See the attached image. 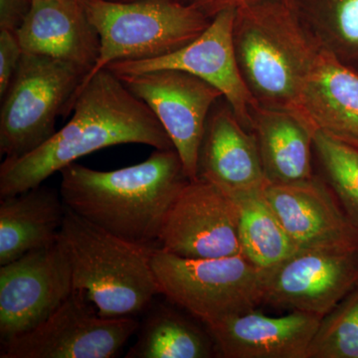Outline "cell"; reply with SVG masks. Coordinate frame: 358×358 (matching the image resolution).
I'll return each mask as SVG.
<instances>
[{"mask_svg":"<svg viewBox=\"0 0 358 358\" xmlns=\"http://www.w3.org/2000/svg\"><path fill=\"white\" fill-rule=\"evenodd\" d=\"M72 110L70 121L41 147L17 159H4L0 199L43 185L54 173L103 148L126 143L174 148L154 113L107 68L80 88Z\"/></svg>","mask_w":358,"mask_h":358,"instance_id":"1","label":"cell"},{"mask_svg":"<svg viewBox=\"0 0 358 358\" xmlns=\"http://www.w3.org/2000/svg\"><path fill=\"white\" fill-rule=\"evenodd\" d=\"M66 206L131 243L159 248L167 213L189 181L174 148L155 150L141 164L102 171L76 162L60 171Z\"/></svg>","mask_w":358,"mask_h":358,"instance_id":"2","label":"cell"},{"mask_svg":"<svg viewBox=\"0 0 358 358\" xmlns=\"http://www.w3.org/2000/svg\"><path fill=\"white\" fill-rule=\"evenodd\" d=\"M233 42L245 83L259 105L300 117L301 95L322 49L293 0L237 8Z\"/></svg>","mask_w":358,"mask_h":358,"instance_id":"3","label":"cell"},{"mask_svg":"<svg viewBox=\"0 0 358 358\" xmlns=\"http://www.w3.org/2000/svg\"><path fill=\"white\" fill-rule=\"evenodd\" d=\"M58 243L69 261L74 289L85 292L103 317H136L160 294L152 266L155 248L115 236L68 207Z\"/></svg>","mask_w":358,"mask_h":358,"instance_id":"4","label":"cell"},{"mask_svg":"<svg viewBox=\"0 0 358 358\" xmlns=\"http://www.w3.org/2000/svg\"><path fill=\"white\" fill-rule=\"evenodd\" d=\"M80 2L101 44L98 61L81 87L113 63L148 60L182 48L196 39L212 20L192 3L178 0Z\"/></svg>","mask_w":358,"mask_h":358,"instance_id":"5","label":"cell"},{"mask_svg":"<svg viewBox=\"0 0 358 358\" xmlns=\"http://www.w3.org/2000/svg\"><path fill=\"white\" fill-rule=\"evenodd\" d=\"M152 266L160 294L204 326L264 303L266 271L243 255L192 259L155 248Z\"/></svg>","mask_w":358,"mask_h":358,"instance_id":"6","label":"cell"},{"mask_svg":"<svg viewBox=\"0 0 358 358\" xmlns=\"http://www.w3.org/2000/svg\"><path fill=\"white\" fill-rule=\"evenodd\" d=\"M88 71L46 56L23 53L1 96L0 152L6 159L30 154L56 133L59 115L69 114Z\"/></svg>","mask_w":358,"mask_h":358,"instance_id":"7","label":"cell"},{"mask_svg":"<svg viewBox=\"0 0 358 358\" xmlns=\"http://www.w3.org/2000/svg\"><path fill=\"white\" fill-rule=\"evenodd\" d=\"M136 317H103L83 291L74 289L48 319L2 343L1 358H112L136 333Z\"/></svg>","mask_w":358,"mask_h":358,"instance_id":"8","label":"cell"},{"mask_svg":"<svg viewBox=\"0 0 358 358\" xmlns=\"http://www.w3.org/2000/svg\"><path fill=\"white\" fill-rule=\"evenodd\" d=\"M154 113L169 134L189 180L199 178V150L212 108L223 99L215 87L176 69L117 75Z\"/></svg>","mask_w":358,"mask_h":358,"instance_id":"9","label":"cell"},{"mask_svg":"<svg viewBox=\"0 0 358 358\" xmlns=\"http://www.w3.org/2000/svg\"><path fill=\"white\" fill-rule=\"evenodd\" d=\"M159 248L192 259L242 255L238 200L210 181H188L167 213Z\"/></svg>","mask_w":358,"mask_h":358,"instance_id":"10","label":"cell"},{"mask_svg":"<svg viewBox=\"0 0 358 358\" xmlns=\"http://www.w3.org/2000/svg\"><path fill=\"white\" fill-rule=\"evenodd\" d=\"M73 291L72 270L58 241L0 265L1 345L42 324Z\"/></svg>","mask_w":358,"mask_h":358,"instance_id":"11","label":"cell"},{"mask_svg":"<svg viewBox=\"0 0 358 358\" xmlns=\"http://www.w3.org/2000/svg\"><path fill=\"white\" fill-rule=\"evenodd\" d=\"M235 15L236 8L220 11L196 39L173 53L148 60L115 62L107 69L115 75L159 69L190 73L219 90L237 119L251 131L253 110L260 105L245 83L238 65L233 42Z\"/></svg>","mask_w":358,"mask_h":358,"instance_id":"12","label":"cell"},{"mask_svg":"<svg viewBox=\"0 0 358 358\" xmlns=\"http://www.w3.org/2000/svg\"><path fill=\"white\" fill-rule=\"evenodd\" d=\"M358 287V252L298 250L266 271L264 303L326 317Z\"/></svg>","mask_w":358,"mask_h":358,"instance_id":"13","label":"cell"},{"mask_svg":"<svg viewBox=\"0 0 358 358\" xmlns=\"http://www.w3.org/2000/svg\"><path fill=\"white\" fill-rule=\"evenodd\" d=\"M264 195L299 250L358 252V228L327 182L315 176L288 185H268Z\"/></svg>","mask_w":358,"mask_h":358,"instance_id":"14","label":"cell"},{"mask_svg":"<svg viewBox=\"0 0 358 358\" xmlns=\"http://www.w3.org/2000/svg\"><path fill=\"white\" fill-rule=\"evenodd\" d=\"M199 178L210 181L235 199L262 192L268 185L255 134L245 128L227 102L219 105L218 101L207 119Z\"/></svg>","mask_w":358,"mask_h":358,"instance_id":"15","label":"cell"},{"mask_svg":"<svg viewBox=\"0 0 358 358\" xmlns=\"http://www.w3.org/2000/svg\"><path fill=\"white\" fill-rule=\"evenodd\" d=\"M322 319L301 312L268 317L252 310L205 327L222 357L308 358Z\"/></svg>","mask_w":358,"mask_h":358,"instance_id":"16","label":"cell"},{"mask_svg":"<svg viewBox=\"0 0 358 358\" xmlns=\"http://www.w3.org/2000/svg\"><path fill=\"white\" fill-rule=\"evenodd\" d=\"M16 35L24 53L72 63L88 74L100 56V37L80 0H32Z\"/></svg>","mask_w":358,"mask_h":358,"instance_id":"17","label":"cell"},{"mask_svg":"<svg viewBox=\"0 0 358 358\" xmlns=\"http://www.w3.org/2000/svg\"><path fill=\"white\" fill-rule=\"evenodd\" d=\"M300 117L315 133L358 148V71L322 50L301 95Z\"/></svg>","mask_w":358,"mask_h":358,"instance_id":"18","label":"cell"},{"mask_svg":"<svg viewBox=\"0 0 358 358\" xmlns=\"http://www.w3.org/2000/svg\"><path fill=\"white\" fill-rule=\"evenodd\" d=\"M66 206L60 192L39 185L0 200V265L57 243Z\"/></svg>","mask_w":358,"mask_h":358,"instance_id":"19","label":"cell"},{"mask_svg":"<svg viewBox=\"0 0 358 358\" xmlns=\"http://www.w3.org/2000/svg\"><path fill=\"white\" fill-rule=\"evenodd\" d=\"M251 131L255 134L268 185L307 180L313 173L315 131L288 110L259 106L253 110Z\"/></svg>","mask_w":358,"mask_h":358,"instance_id":"20","label":"cell"},{"mask_svg":"<svg viewBox=\"0 0 358 358\" xmlns=\"http://www.w3.org/2000/svg\"><path fill=\"white\" fill-rule=\"evenodd\" d=\"M169 305L155 300L143 312L127 358H208L216 353L210 334Z\"/></svg>","mask_w":358,"mask_h":358,"instance_id":"21","label":"cell"},{"mask_svg":"<svg viewBox=\"0 0 358 358\" xmlns=\"http://www.w3.org/2000/svg\"><path fill=\"white\" fill-rule=\"evenodd\" d=\"M236 199L240 246L242 255L250 262L268 271L298 251L266 199L264 190Z\"/></svg>","mask_w":358,"mask_h":358,"instance_id":"22","label":"cell"},{"mask_svg":"<svg viewBox=\"0 0 358 358\" xmlns=\"http://www.w3.org/2000/svg\"><path fill=\"white\" fill-rule=\"evenodd\" d=\"M293 1L322 50L358 71V0Z\"/></svg>","mask_w":358,"mask_h":358,"instance_id":"23","label":"cell"},{"mask_svg":"<svg viewBox=\"0 0 358 358\" xmlns=\"http://www.w3.org/2000/svg\"><path fill=\"white\" fill-rule=\"evenodd\" d=\"M313 148L346 215L358 228V148L324 131H315Z\"/></svg>","mask_w":358,"mask_h":358,"instance_id":"24","label":"cell"},{"mask_svg":"<svg viewBox=\"0 0 358 358\" xmlns=\"http://www.w3.org/2000/svg\"><path fill=\"white\" fill-rule=\"evenodd\" d=\"M308 358H358V287L320 320Z\"/></svg>","mask_w":358,"mask_h":358,"instance_id":"25","label":"cell"},{"mask_svg":"<svg viewBox=\"0 0 358 358\" xmlns=\"http://www.w3.org/2000/svg\"><path fill=\"white\" fill-rule=\"evenodd\" d=\"M23 53L16 32L0 29V98L13 81Z\"/></svg>","mask_w":358,"mask_h":358,"instance_id":"26","label":"cell"},{"mask_svg":"<svg viewBox=\"0 0 358 358\" xmlns=\"http://www.w3.org/2000/svg\"><path fill=\"white\" fill-rule=\"evenodd\" d=\"M31 4L32 0H0V29L17 31Z\"/></svg>","mask_w":358,"mask_h":358,"instance_id":"27","label":"cell"},{"mask_svg":"<svg viewBox=\"0 0 358 358\" xmlns=\"http://www.w3.org/2000/svg\"><path fill=\"white\" fill-rule=\"evenodd\" d=\"M265 0H187L188 3L197 7L208 17L213 18L216 14L227 8L253 6Z\"/></svg>","mask_w":358,"mask_h":358,"instance_id":"28","label":"cell"},{"mask_svg":"<svg viewBox=\"0 0 358 358\" xmlns=\"http://www.w3.org/2000/svg\"><path fill=\"white\" fill-rule=\"evenodd\" d=\"M117 1H129V0H117ZM178 1L186 2L187 0H178Z\"/></svg>","mask_w":358,"mask_h":358,"instance_id":"29","label":"cell"}]
</instances>
